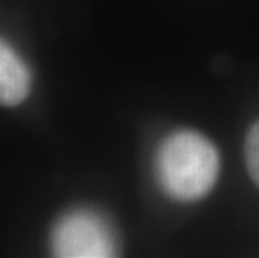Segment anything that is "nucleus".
Segmentation results:
<instances>
[{
  "instance_id": "obj_1",
  "label": "nucleus",
  "mask_w": 259,
  "mask_h": 258,
  "mask_svg": "<svg viewBox=\"0 0 259 258\" xmlns=\"http://www.w3.org/2000/svg\"><path fill=\"white\" fill-rule=\"evenodd\" d=\"M156 176L170 198L179 201L202 198L219 176L216 146L196 131H176L159 146Z\"/></svg>"
},
{
  "instance_id": "obj_2",
  "label": "nucleus",
  "mask_w": 259,
  "mask_h": 258,
  "mask_svg": "<svg viewBox=\"0 0 259 258\" xmlns=\"http://www.w3.org/2000/svg\"><path fill=\"white\" fill-rule=\"evenodd\" d=\"M54 253L64 258L114 256L117 240L107 219L92 210H74L64 215L52 233Z\"/></svg>"
},
{
  "instance_id": "obj_3",
  "label": "nucleus",
  "mask_w": 259,
  "mask_h": 258,
  "mask_svg": "<svg viewBox=\"0 0 259 258\" xmlns=\"http://www.w3.org/2000/svg\"><path fill=\"white\" fill-rule=\"evenodd\" d=\"M30 70L20 56L0 39V106H17L29 96Z\"/></svg>"
},
{
  "instance_id": "obj_4",
  "label": "nucleus",
  "mask_w": 259,
  "mask_h": 258,
  "mask_svg": "<svg viewBox=\"0 0 259 258\" xmlns=\"http://www.w3.org/2000/svg\"><path fill=\"white\" fill-rule=\"evenodd\" d=\"M246 166L249 176L259 188V121L252 124L246 138Z\"/></svg>"
}]
</instances>
